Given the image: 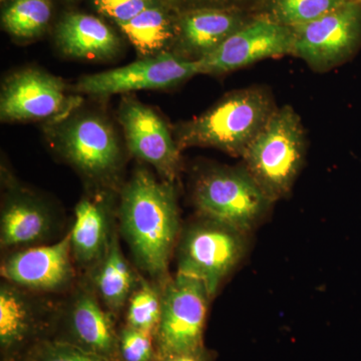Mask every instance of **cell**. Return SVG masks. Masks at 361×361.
<instances>
[{
  "mask_svg": "<svg viewBox=\"0 0 361 361\" xmlns=\"http://www.w3.org/2000/svg\"><path fill=\"white\" fill-rule=\"evenodd\" d=\"M118 216L135 266L163 287L182 231L174 184L135 169L121 191Z\"/></svg>",
  "mask_w": 361,
  "mask_h": 361,
  "instance_id": "obj_1",
  "label": "cell"
},
{
  "mask_svg": "<svg viewBox=\"0 0 361 361\" xmlns=\"http://www.w3.org/2000/svg\"><path fill=\"white\" fill-rule=\"evenodd\" d=\"M276 109L265 87L233 90L205 113L180 123L176 142L180 151L202 147L242 157Z\"/></svg>",
  "mask_w": 361,
  "mask_h": 361,
  "instance_id": "obj_2",
  "label": "cell"
},
{
  "mask_svg": "<svg viewBox=\"0 0 361 361\" xmlns=\"http://www.w3.org/2000/svg\"><path fill=\"white\" fill-rule=\"evenodd\" d=\"M305 130L288 104L271 115L241 157L244 168L274 203L291 193L305 161Z\"/></svg>",
  "mask_w": 361,
  "mask_h": 361,
  "instance_id": "obj_3",
  "label": "cell"
},
{
  "mask_svg": "<svg viewBox=\"0 0 361 361\" xmlns=\"http://www.w3.org/2000/svg\"><path fill=\"white\" fill-rule=\"evenodd\" d=\"M193 202L199 216L248 234L262 221L273 202L245 168L215 167L197 178Z\"/></svg>",
  "mask_w": 361,
  "mask_h": 361,
  "instance_id": "obj_4",
  "label": "cell"
},
{
  "mask_svg": "<svg viewBox=\"0 0 361 361\" xmlns=\"http://www.w3.org/2000/svg\"><path fill=\"white\" fill-rule=\"evenodd\" d=\"M247 234L199 216L180 231L177 273L203 282L211 297L245 255Z\"/></svg>",
  "mask_w": 361,
  "mask_h": 361,
  "instance_id": "obj_5",
  "label": "cell"
},
{
  "mask_svg": "<svg viewBox=\"0 0 361 361\" xmlns=\"http://www.w3.org/2000/svg\"><path fill=\"white\" fill-rule=\"evenodd\" d=\"M211 299L203 282L180 274L169 278L163 286L161 319L155 334L159 361L205 348L204 331Z\"/></svg>",
  "mask_w": 361,
  "mask_h": 361,
  "instance_id": "obj_6",
  "label": "cell"
},
{
  "mask_svg": "<svg viewBox=\"0 0 361 361\" xmlns=\"http://www.w3.org/2000/svg\"><path fill=\"white\" fill-rule=\"evenodd\" d=\"M56 146L61 156L94 185L111 187L122 167L115 130L102 116L85 114L61 126Z\"/></svg>",
  "mask_w": 361,
  "mask_h": 361,
  "instance_id": "obj_7",
  "label": "cell"
},
{
  "mask_svg": "<svg viewBox=\"0 0 361 361\" xmlns=\"http://www.w3.org/2000/svg\"><path fill=\"white\" fill-rule=\"evenodd\" d=\"M292 56L317 73L346 63L361 47V4L348 1L316 20L292 28Z\"/></svg>",
  "mask_w": 361,
  "mask_h": 361,
  "instance_id": "obj_8",
  "label": "cell"
},
{
  "mask_svg": "<svg viewBox=\"0 0 361 361\" xmlns=\"http://www.w3.org/2000/svg\"><path fill=\"white\" fill-rule=\"evenodd\" d=\"M200 75L197 61L180 58L174 52L161 51L130 65L85 75L77 90L94 97H108L142 90H166Z\"/></svg>",
  "mask_w": 361,
  "mask_h": 361,
  "instance_id": "obj_9",
  "label": "cell"
},
{
  "mask_svg": "<svg viewBox=\"0 0 361 361\" xmlns=\"http://www.w3.org/2000/svg\"><path fill=\"white\" fill-rule=\"evenodd\" d=\"M292 28L260 16L246 23L197 63L200 75H222L264 59L292 56Z\"/></svg>",
  "mask_w": 361,
  "mask_h": 361,
  "instance_id": "obj_10",
  "label": "cell"
},
{
  "mask_svg": "<svg viewBox=\"0 0 361 361\" xmlns=\"http://www.w3.org/2000/svg\"><path fill=\"white\" fill-rule=\"evenodd\" d=\"M118 330L115 315L104 307L92 289L85 286L73 294L68 306L54 318L51 337L120 361Z\"/></svg>",
  "mask_w": 361,
  "mask_h": 361,
  "instance_id": "obj_11",
  "label": "cell"
},
{
  "mask_svg": "<svg viewBox=\"0 0 361 361\" xmlns=\"http://www.w3.org/2000/svg\"><path fill=\"white\" fill-rule=\"evenodd\" d=\"M4 281L27 291L59 293L75 280L71 232L58 242L14 250L1 263Z\"/></svg>",
  "mask_w": 361,
  "mask_h": 361,
  "instance_id": "obj_12",
  "label": "cell"
},
{
  "mask_svg": "<svg viewBox=\"0 0 361 361\" xmlns=\"http://www.w3.org/2000/svg\"><path fill=\"white\" fill-rule=\"evenodd\" d=\"M118 121L130 154L151 165L161 179L175 184L182 168V151L158 114L129 97L121 104Z\"/></svg>",
  "mask_w": 361,
  "mask_h": 361,
  "instance_id": "obj_13",
  "label": "cell"
},
{
  "mask_svg": "<svg viewBox=\"0 0 361 361\" xmlns=\"http://www.w3.org/2000/svg\"><path fill=\"white\" fill-rule=\"evenodd\" d=\"M66 104V85L61 78L26 68L2 85L0 118L4 122L44 120L61 114Z\"/></svg>",
  "mask_w": 361,
  "mask_h": 361,
  "instance_id": "obj_14",
  "label": "cell"
},
{
  "mask_svg": "<svg viewBox=\"0 0 361 361\" xmlns=\"http://www.w3.org/2000/svg\"><path fill=\"white\" fill-rule=\"evenodd\" d=\"M54 320L44 319L27 290L2 281L0 286L1 361H18L33 344L51 337Z\"/></svg>",
  "mask_w": 361,
  "mask_h": 361,
  "instance_id": "obj_15",
  "label": "cell"
},
{
  "mask_svg": "<svg viewBox=\"0 0 361 361\" xmlns=\"http://www.w3.org/2000/svg\"><path fill=\"white\" fill-rule=\"evenodd\" d=\"M51 209L37 195L20 188L7 193L0 215V245L18 250L42 245L56 231Z\"/></svg>",
  "mask_w": 361,
  "mask_h": 361,
  "instance_id": "obj_16",
  "label": "cell"
},
{
  "mask_svg": "<svg viewBox=\"0 0 361 361\" xmlns=\"http://www.w3.org/2000/svg\"><path fill=\"white\" fill-rule=\"evenodd\" d=\"M108 199L103 195L82 198L75 206L70 229L73 262L92 271L106 255L116 231Z\"/></svg>",
  "mask_w": 361,
  "mask_h": 361,
  "instance_id": "obj_17",
  "label": "cell"
},
{
  "mask_svg": "<svg viewBox=\"0 0 361 361\" xmlns=\"http://www.w3.org/2000/svg\"><path fill=\"white\" fill-rule=\"evenodd\" d=\"M231 9L204 8L189 11L180 21L177 56L198 61L219 47L233 33L245 25Z\"/></svg>",
  "mask_w": 361,
  "mask_h": 361,
  "instance_id": "obj_18",
  "label": "cell"
},
{
  "mask_svg": "<svg viewBox=\"0 0 361 361\" xmlns=\"http://www.w3.org/2000/svg\"><path fill=\"white\" fill-rule=\"evenodd\" d=\"M90 273L92 290L114 315L127 306L142 278L123 256L116 230L106 255Z\"/></svg>",
  "mask_w": 361,
  "mask_h": 361,
  "instance_id": "obj_19",
  "label": "cell"
},
{
  "mask_svg": "<svg viewBox=\"0 0 361 361\" xmlns=\"http://www.w3.org/2000/svg\"><path fill=\"white\" fill-rule=\"evenodd\" d=\"M56 39L63 54L78 59H109L120 47L111 28L87 14L66 16L59 23Z\"/></svg>",
  "mask_w": 361,
  "mask_h": 361,
  "instance_id": "obj_20",
  "label": "cell"
},
{
  "mask_svg": "<svg viewBox=\"0 0 361 361\" xmlns=\"http://www.w3.org/2000/svg\"><path fill=\"white\" fill-rule=\"evenodd\" d=\"M120 27L144 58L160 54L175 37L167 14L160 7L153 6Z\"/></svg>",
  "mask_w": 361,
  "mask_h": 361,
  "instance_id": "obj_21",
  "label": "cell"
},
{
  "mask_svg": "<svg viewBox=\"0 0 361 361\" xmlns=\"http://www.w3.org/2000/svg\"><path fill=\"white\" fill-rule=\"evenodd\" d=\"M163 287L142 276L126 306V325L155 336L161 314Z\"/></svg>",
  "mask_w": 361,
  "mask_h": 361,
  "instance_id": "obj_22",
  "label": "cell"
},
{
  "mask_svg": "<svg viewBox=\"0 0 361 361\" xmlns=\"http://www.w3.org/2000/svg\"><path fill=\"white\" fill-rule=\"evenodd\" d=\"M51 16L49 0H14L4 11L2 23L14 37L30 39L47 27Z\"/></svg>",
  "mask_w": 361,
  "mask_h": 361,
  "instance_id": "obj_23",
  "label": "cell"
},
{
  "mask_svg": "<svg viewBox=\"0 0 361 361\" xmlns=\"http://www.w3.org/2000/svg\"><path fill=\"white\" fill-rule=\"evenodd\" d=\"M348 0H268L265 18L287 27L305 25L324 16Z\"/></svg>",
  "mask_w": 361,
  "mask_h": 361,
  "instance_id": "obj_24",
  "label": "cell"
},
{
  "mask_svg": "<svg viewBox=\"0 0 361 361\" xmlns=\"http://www.w3.org/2000/svg\"><path fill=\"white\" fill-rule=\"evenodd\" d=\"M18 361H111L108 358L89 353L68 342L59 339H42L33 344L32 348Z\"/></svg>",
  "mask_w": 361,
  "mask_h": 361,
  "instance_id": "obj_25",
  "label": "cell"
},
{
  "mask_svg": "<svg viewBox=\"0 0 361 361\" xmlns=\"http://www.w3.org/2000/svg\"><path fill=\"white\" fill-rule=\"evenodd\" d=\"M118 358L120 361H159L155 336L123 325L118 330Z\"/></svg>",
  "mask_w": 361,
  "mask_h": 361,
  "instance_id": "obj_26",
  "label": "cell"
},
{
  "mask_svg": "<svg viewBox=\"0 0 361 361\" xmlns=\"http://www.w3.org/2000/svg\"><path fill=\"white\" fill-rule=\"evenodd\" d=\"M94 4L102 13L122 25L152 6L153 0H94Z\"/></svg>",
  "mask_w": 361,
  "mask_h": 361,
  "instance_id": "obj_27",
  "label": "cell"
},
{
  "mask_svg": "<svg viewBox=\"0 0 361 361\" xmlns=\"http://www.w3.org/2000/svg\"><path fill=\"white\" fill-rule=\"evenodd\" d=\"M160 361H213V355L205 348H203L193 351V353L171 356V357Z\"/></svg>",
  "mask_w": 361,
  "mask_h": 361,
  "instance_id": "obj_28",
  "label": "cell"
},
{
  "mask_svg": "<svg viewBox=\"0 0 361 361\" xmlns=\"http://www.w3.org/2000/svg\"><path fill=\"white\" fill-rule=\"evenodd\" d=\"M172 1L180 2V4H192V2L216 1V0H172Z\"/></svg>",
  "mask_w": 361,
  "mask_h": 361,
  "instance_id": "obj_29",
  "label": "cell"
},
{
  "mask_svg": "<svg viewBox=\"0 0 361 361\" xmlns=\"http://www.w3.org/2000/svg\"><path fill=\"white\" fill-rule=\"evenodd\" d=\"M348 1L360 2V4H361V0H348Z\"/></svg>",
  "mask_w": 361,
  "mask_h": 361,
  "instance_id": "obj_30",
  "label": "cell"
}]
</instances>
